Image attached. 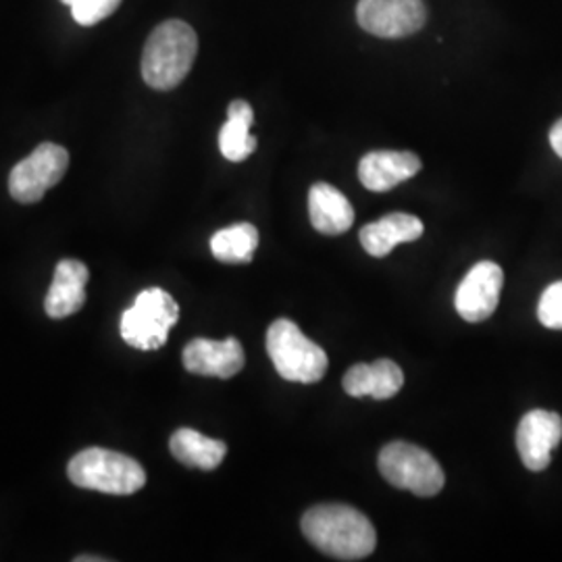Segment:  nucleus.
<instances>
[{"mask_svg":"<svg viewBox=\"0 0 562 562\" xmlns=\"http://www.w3.org/2000/svg\"><path fill=\"white\" fill-rule=\"evenodd\" d=\"M301 527L308 542L338 561H362L378 546L373 522L346 504H319L306 510Z\"/></svg>","mask_w":562,"mask_h":562,"instance_id":"nucleus-1","label":"nucleus"},{"mask_svg":"<svg viewBox=\"0 0 562 562\" xmlns=\"http://www.w3.org/2000/svg\"><path fill=\"white\" fill-rule=\"evenodd\" d=\"M199 55V36L186 21L157 25L142 53V78L155 90H173L190 74Z\"/></svg>","mask_w":562,"mask_h":562,"instance_id":"nucleus-2","label":"nucleus"},{"mask_svg":"<svg viewBox=\"0 0 562 562\" xmlns=\"http://www.w3.org/2000/svg\"><path fill=\"white\" fill-rule=\"evenodd\" d=\"M67 475L78 487L115 496L136 494L146 483V471L140 462L104 448L78 452L69 461Z\"/></svg>","mask_w":562,"mask_h":562,"instance_id":"nucleus-3","label":"nucleus"},{"mask_svg":"<svg viewBox=\"0 0 562 562\" xmlns=\"http://www.w3.org/2000/svg\"><path fill=\"white\" fill-rule=\"evenodd\" d=\"M267 352L285 382L317 383L327 373V355L308 340L290 319H278L267 329Z\"/></svg>","mask_w":562,"mask_h":562,"instance_id":"nucleus-4","label":"nucleus"},{"mask_svg":"<svg viewBox=\"0 0 562 562\" xmlns=\"http://www.w3.org/2000/svg\"><path fill=\"white\" fill-rule=\"evenodd\" d=\"M180 319V306L169 292L148 288L121 317V338L136 350H159Z\"/></svg>","mask_w":562,"mask_h":562,"instance_id":"nucleus-5","label":"nucleus"},{"mask_svg":"<svg viewBox=\"0 0 562 562\" xmlns=\"http://www.w3.org/2000/svg\"><path fill=\"white\" fill-rule=\"evenodd\" d=\"M380 473L398 490H408L422 498L442 492V467L427 450L415 443H387L380 452Z\"/></svg>","mask_w":562,"mask_h":562,"instance_id":"nucleus-6","label":"nucleus"},{"mask_svg":"<svg viewBox=\"0 0 562 562\" xmlns=\"http://www.w3.org/2000/svg\"><path fill=\"white\" fill-rule=\"evenodd\" d=\"M69 167V153L53 142L41 144L9 176V192L21 204H34L55 188Z\"/></svg>","mask_w":562,"mask_h":562,"instance_id":"nucleus-7","label":"nucleus"},{"mask_svg":"<svg viewBox=\"0 0 562 562\" xmlns=\"http://www.w3.org/2000/svg\"><path fill=\"white\" fill-rule=\"evenodd\" d=\"M357 21L378 38H406L425 25L427 7L423 0H359Z\"/></svg>","mask_w":562,"mask_h":562,"instance_id":"nucleus-8","label":"nucleus"},{"mask_svg":"<svg viewBox=\"0 0 562 562\" xmlns=\"http://www.w3.org/2000/svg\"><path fill=\"white\" fill-rule=\"evenodd\" d=\"M504 271L492 261L477 262L461 281L454 306L464 322L482 323L490 319L501 302Z\"/></svg>","mask_w":562,"mask_h":562,"instance_id":"nucleus-9","label":"nucleus"},{"mask_svg":"<svg viewBox=\"0 0 562 562\" xmlns=\"http://www.w3.org/2000/svg\"><path fill=\"white\" fill-rule=\"evenodd\" d=\"M561 440L562 417L552 411H529L517 427V450L522 464L536 473L552 462V452Z\"/></svg>","mask_w":562,"mask_h":562,"instance_id":"nucleus-10","label":"nucleus"},{"mask_svg":"<svg viewBox=\"0 0 562 562\" xmlns=\"http://www.w3.org/2000/svg\"><path fill=\"white\" fill-rule=\"evenodd\" d=\"M183 367L186 371L204 378L229 380L244 369V348L236 338L215 341L196 338L183 348Z\"/></svg>","mask_w":562,"mask_h":562,"instance_id":"nucleus-11","label":"nucleus"},{"mask_svg":"<svg viewBox=\"0 0 562 562\" xmlns=\"http://www.w3.org/2000/svg\"><path fill=\"white\" fill-rule=\"evenodd\" d=\"M422 171V159L406 150H375L359 162V180L371 192H387Z\"/></svg>","mask_w":562,"mask_h":562,"instance_id":"nucleus-12","label":"nucleus"},{"mask_svg":"<svg viewBox=\"0 0 562 562\" xmlns=\"http://www.w3.org/2000/svg\"><path fill=\"white\" fill-rule=\"evenodd\" d=\"M341 385L346 394L352 398L371 396L373 401H390L401 392L404 373L401 367L390 359H380L371 364L361 362L346 371Z\"/></svg>","mask_w":562,"mask_h":562,"instance_id":"nucleus-13","label":"nucleus"},{"mask_svg":"<svg viewBox=\"0 0 562 562\" xmlns=\"http://www.w3.org/2000/svg\"><path fill=\"white\" fill-rule=\"evenodd\" d=\"M88 267L74 259H65L57 265L50 290L46 294L44 308L50 319H65L80 311L86 302V283Z\"/></svg>","mask_w":562,"mask_h":562,"instance_id":"nucleus-14","label":"nucleus"},{"mask_svg":"<svg viewBox=\"0 0 562 562\" xmlns=\"http://www.w3.org/2000/svg\"><path fill=\"white\" fill-rule=\"evenodd\" d=\"M308 215L323 236L346 234L355 223V209L338 188L319 181L308 192Z\"/></svg>","mask_w":562,"mask_h":562,"instance_id":"nucleus-15","label":"nucleus"},{"mask_svg":"<svg viewBox=\"0 0 562 562\" xmlns=\"http://www.w3.org/2000/svg\"><path fill=\"white\" fill-rule=\"evenodd\" d=\"M423 236V222L408 213H392L380 222L364 225L359 234L362 248L371 257H387L398 244L419 240Z\"/></svg>","mask_w":562,"mask_h":562,"instance_id":"nucleus-16","label":"nucleus"},{"mask_svg":"<svg viewBox=\"0 0 562 562\" xmlns=\"http://www.w3.org/2000/svg\"><path fill=\"white\" fill-rule=\"evenodd\" d=\"M255 111L246 101H234L227 109V121L220 132V150L227 161H246L257 150V138L250 134Z\"/></svg>","mask_w":562,"mask_h":562,"instance_id":"nucleus-17","label":"nucleus"},{"mask_svg":"<svg viewBox=\"0 0 562 562\" xmlns=\"http://www.w3.org/2000/svg\"><path fill=\"white\" fill-rule=\"evenodd\" d=\"M169 450L171 454L186 467L201 469V471H213L222 464L227 446L222 440L206 438L194 429H178L171 440H169Z\"/></svg>","mask_w":562,"mask_h":562,"instance_id":"nucleus-18","label":"nucleus"},{"mask_svg":"<svg viewBox=\"0 0 562 562\" xmlns=\"http://www.w3.org/2000/svg\"><path fill=\"white\" fill-rule=\"evenodd\" d=\"M259 246V229L252 223H236L220 229L211 238V250L217 261L241 265L252 261Z\"/></svg>","mask_w":562,"mask_h":562,"instance_id":"nucleus-19","label":"nucleus"},{"mask_svg":"<svg viewBox=\"0 0 562 562\" xmlns=\"http://www.w3.org/2000/svg\"><path fill=\"white\" fill-rule=\"evenodd\" d=\"M121 0H74L71 13L80 25H97L120 9Z\"/></svg>","mask_w":562,"mask_h":562,"instance_id":"nucleus-20","label":"nucleus"},{"mask_svg":"<svg viewBox=\"0 0 562 562\" xmlns=\"http://www.w3.org/2000/svg\"><path fill=\"white\" fill-rule=\"evenodd\" d=\"M538 319L548 329H562V280L543 290L538 304Z\"/></svg>","mask_w":562,"mask_h":562,"instance_id":"nucleus-21","label":"nucleus"},{"mask_svg":"<svg viewBox=\"0 0 562 562\" xmlns=\"http://www.w3.org/2000/svg\"><path fill=\"white\" fill-rule=\"evenodd\" d=\"M550 146L562 159V120L557 121L550 130Z\"/></svg>","mask_w":562,"mask_h":562,"instance_id":"nucleus-22","label":"nucleus"},{"mask_svg":"<svg viewBox=\"0 0 562 562\" xmlns=\"http://www.w3.org/2000/svg\"><path fill=\"white\" fill-rule=\"evenodd\" d=\"M106 559H101V557H78L76 562H104Z\"/></svg>","mask_w":562,"mask_h":562,"instance_id":"nucleus-23","label":"nucleus"},{"mask_svg":"<svg viewBox=\"0 0 562 562\" xmlns=\"http://www.w3.org/2000/svg\"><path fill=\"white\" fill-rule=\"evenodd\" d=\"M60 2H65V4H71V2H74V0H60Z\"/></svg>","mask_w":562,"mask_h":562,"instance_id":"nucleus-24","label":"nucleus"}]
</instances>
